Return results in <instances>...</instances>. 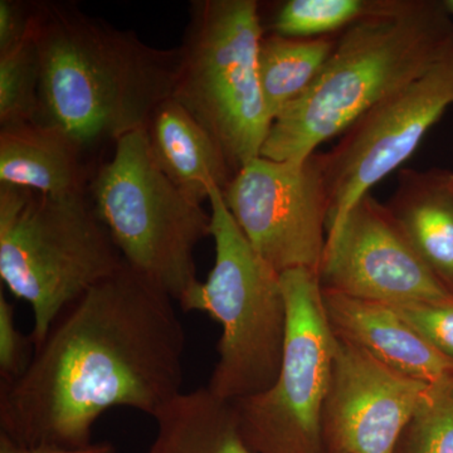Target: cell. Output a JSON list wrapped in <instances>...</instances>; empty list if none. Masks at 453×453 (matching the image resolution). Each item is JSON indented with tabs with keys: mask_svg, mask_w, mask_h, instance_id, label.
Here are the masks:
<instances>
[{
	"mask_svg": "<svg viewBox=\"0 0 453 453\" xmlns=\"http://www.w3.org/2000/svg\"><path fill=\"white\" fill-rule=\"evenodd\" d=\"M40 62L32 35L0 52V127L40 120Z\"/></svg>",
	"mask_w": 453,
	"mask_h": 453,
	"instance_id": "cell-19",
	"label": "cell"
},
{
	"mask_svg": "<svg viewBox=\"0 0 453 453\" xmlns=\"http://www.w3.org/2000/svg\"><path fill=\"white\" fill-rule=\"evenodd\" d=\"M35 5L0 0V52L13 49L32 35Z\"/></svg>",
	"mask_w": 453,
	"mask_h": 453,
	"instance_id": "cell-24",
	"label": "cell"
},
{
	"mask_svg": "<svg viewBox=\"0 0 453 453\" xmlns=\"http://www.w3.org/2000/svg\"><path fill=\"white\" fill-rule=\"evenodd\" d=\"M264 37L256 0H198L178 47L173 98L219 142L234 174L261 155L273 124L259 83Z\"/></svg>",
	"mask_w": 453,
	"mask_h": 453,
	"instance_id": "cell-7",
	"label": "cell"
},
{
	"mask_svg": "<svg viewBox=\"0 0 453 453\" xmlns=\"http://www.w3.org/2000/svg\"><path fill=\"white\" fill-rule=\"evenodd\" d=\"M453 105V43L421 76L372 106L320 154L327 198V235L359 199L412 157L428 130Z\"/></svg>",
	"mask_w": 453,
	"mask_h": 453,
	"instance_id": "cell-9",
	"label": "cell"
},
{
	"mask_svg": "<svg viewBox=\"0 0 453 453\" xmlns=\"http://www.w3.org/2000/svg\"><path fill=\"white\" fill-rule=\"evenodd\" d=\"M321 288L384 305L453 299L408 242L387 204L368 193L327 235Z\"/></svg>",
	"mask_w": 453,
	"mask_h": 453,
	"instance_id": "cell-11",
	"label": "cell"
},
{
	"mask_svg": "<svg viewBox=\"0 0 453 453\" xmlns=\"http://www.w3.org/2000/svg\"><path fill=\"white\" fill-rule=\"evenodd\" d=\"M124 265L88 192L44 196L0 184V277L31 306L35 348L71 303Z\"/></svg>",
	"mask_w": 453,
	"mask_h": 453,
	"instance_id": "cell-4",
	"label": "cell"
},
{
	"mask_svg": "<svg viewBox=\"0 0 453 453\" xmlns=\"http://www.w3.org/2000/svg\"><path fill=\"white\" fill-rule=\"evenodd\" d=\"M214 264L205 281L178 301L222 326L219 360L207 388L226 402L265 392L281 368L288 305L281 275L265 261L226 208L222 190L210 196Z\"/></svg>",
	"mask_w": 453,
	"mask_h": 453,
	"instance_id": "cell-5",
	"label": "cell"
},
{
	"mask_svg": "<svg viewBox=\"0 0 453 453\" xmlns=\"http://www.w3.org/2000/svg\"><path fill=\"white\" fill-rule=\"evenodd\" d=\"M445 5L447 8V11H449V13L453 16V0H445Z\"/></svg>",
	"mask_w": 453,
	"mask_h": 453,
	"instance_id": "cell-26",
	"label": "cell"
},
{
	"mask_svg": "<svg viewBox=\"0 0 453 453\" xmlns=\"http://www.w3.org/2000/svg\"><path fill=\"white\" fill-rule=\"evenodd\" d=\"M288 332L281 368L265 392L231 402L241 434L256 453H325L323 411L336 335L314 271L281 273Z\"/></svg>",
	"mask_w": 453,
	"mask_h": 453,
	"instance_id": "cell-8",
	"label": "cell"
},
{
	"mask_svg": "<svg viewBox=\"0 0 453 453\" xmlns=\"http://www.w3.org/2000/svg\"><path fill=\"white\" fill-rule=\"evenodd\" d=\"M222 193L247 241L280 275L299 268L319 273L329 219L320 154L303 162L255 157Z\"/></svg>",
	"mask_w": 453,
	"mask_h": 453,
	"instance_id": "cell-10",
	"label": "cell"
},
{
	"mask_svg": "<svg viewBox=\"0 0 453 453\" xmlns=\"http://www.w3.org/2000/svg\"><path fill=\"white\" fill-rule=\"evenodd\" d=\"M186 344L174 300L124 265L59 315L18 380L0 384V434L76 449L112 408L154 417L183 392Z\"/></svg>",
	"mask_w": 453,
	"mask_h": 453,
	"instance_id": "cell-1",
	"label": "cell"
},
{
	"mask_svg": "<svg viewBox=\"0 0 453 453\" xmlns=\"http://www.w3.org/2000/svg\"><path fill=\"white\" fill-rule=\"evenodd\" d=\"M86 154L64 130L41 120L0 127V184L44 196L88 192Z\"/></svg>",
	"mask_w": 453,
	"mask_h": 453,
	"instance_id": "cell-14",
	"label": "cell"
},
{
	"mask_svg": "<svg viewBox=\"0 0 453 453\" xmlns=\"http://www.w3.org/2000/svg\"><path fill=\"white\" fill-rule=\"evenodd\" d=\"M428 387L336 335L323 411L325 453H392Z\"/></svg>",
	"mask_w": 453,
	"mask_h": 453,
	"instance_id": "cell-12",
	"label": "cell"
},
{
	"mask_svg": "<svg viewBox=\"0 0 453 453\" xmlns=\"http://www.w3.org/2000/svg\"><path fill=\"white\" fill-rule=\"evenodd\" d=\"M371 0H288L277 11L273 29L290 38L329 37L365 13Z\"/></svg>",
	"mask_w": 453,
	"mask_h": 453,
	"instance_id": "cell-21",
	"label": "cell"
},
{
	"mask_svg": "<svg viewBox=\"0 0 453 453\" xmlns=\"http://www.w3.org/2000/svg\"><path fill=\"white\" fill-rule=\"evenodd\" d=\"M323 300L334 333L381 365L428 384L452 374V360L432 347L392 306L326 290Z\"/></svg>",
	"mask_w": 453,
	"mask_h": 453,
	"instance_id": "cell-13",
	"label": "cell"
},
{
	"mask_svg": "<svg viewBox=\"0 0 453 453\" xmlns=\"http://www.w3.org/2000/svg\"><path fill=\"white\" fill-rule=\"evenodd\" d=\"M393 309L432 347L453 362V299Z\"/></svg>",
	"mask_w": 453,
	"mask_h": 453,
	"instance_id": "cell-22",
	"label": "cell"
},
{
	"mask_svg": "<svg viewBox=\"0 0 453 453\" xmlns=\"http://www.w3.org/2000/svg\"><path fill=\"white\" fill-rule=\"evenodd\" d=\"M88 196L125 265L173 300L196 282L195 253L211 237V217L155 162L145 129L113 145L91 177Z\"/></svg>",
	"mask_w": 453,
	"mask_h": 453,
	"instance_id": "cell-6",
	"label": "cell"
},
{
	"mask_svg": "<svg viewBox=\"0 0 453 453\" xmlns=\"http://www.w3.org/2000/svg\"><path fill=\"white\" fill-rule=\"evenodd\" d=\"M387 207L419 258L453 295L452 173L402 169Z\"/></svg>",
	"mask_w": 453,
	"mask_h": 453,
	"instance_id": "cell-16",
	"label": "cell"
},
{
	"mask_svg": "<svg viewBox=\"0 0 453 453\" xmlns=\"http://www.w3.org/2000/svg\"><path fill=\"white\" fill-rule=\"evenodd\" d=\"M452 183H453V173H452Z\"/></svg>",
	"mask_w": 453,
	"mask_h": 453,
	"instance_id": "cell-27",
	"label": "cell"
},
{
	"mask_svg": "<svg viewBox=\"0 0 453 453\" xmlns=\"http://www.w3.org/2000/svg\"><path fill=\"white\" fill-rule=\"evenodd\" d=\"M33 40L40 120L64 130L85 154L146 129L173 97L178 49H155L76 5L35 4Z\"/></svg>",
	"mask_w": 453,
	"mask_h": 453,
	"instance_id": "cell-2",
	"label": "cell"
},
{
	"mask_svg": "<svg viewBox=\"0 0 453 453\" xmlns=\"http://www.w3.org/2000/svg\"><path fill=\"white\" fill-rule=\"evenodd\" d=\"M0 453H116L111 443H91L85 447L26 446L14 442L4 434H0Z\"/></svg>",
	"mask_w": 453,
	"mask_h": 453,
	"instance_id": "cell-25",
	"label": "cell"
},
{
	"mask_svg": "<svg viewBox=\"0 0 453 453\" xmlns=\"http://www.w3.org/2000/svg\"><path fill=\"white\" fill-rule=\"evenodd\" d=\"M153 418L157 431L148 453H256L241 434L234 405L207 387L181 392Z\"/></svg>",
	"mask_w": 453,
	"mask_h": 453,
	"instance_id": "cell-17",
	"label": "cell"
},
{
	"mask_svg": "<svg viewBox=\"0 0 453 453\" xmlns=\"http://www.w3.org/2000/svg\"><path fill=\"white\" fill-rule=\"evenodd\" d=\"M35 353L31 335L18 329L16 310L0 291V384H9L25 372Z\"/></svg>",
	"mask_w": 453,
	"mask_h": 453,
	"instance_id": "cell-23",
	"label": "cell"
},
{
	"mask_svg": "<svg viewBox=\"0 0 453 453\" xmlns=\"http://www.w3.org/2000/svg\"><path fill=\"white\" fill-rule=\"evenodd\" d=\"M453 43L438 0H371L315 81L271 124L259 157L303 162L372 106L421 76Z\"/></svg>",
	"mask_w": 453,
	"mask_h": 453,
	"instance_id": "cell-3",
	"label": "cell"
},
{
	"mask_svg": "<svg viewBox=\"0 0 453 453\" xmlns=\"http://www.w3.org/2000/svg\"><path fill=\"white\" fill-rule=\"evenodd\" d=\"M392 453H453V372L429 384Z\"/></svg>",
	"mask_w": 453,
	"mask_h": 453,
	"instance_id": "cell-20",
	"label": "cell"
},
{
	"mask_svg": "<svg viewBox=\"0 0 453 453\" xmlns=\"http://www.w3.org/2000/svg\"><path fill=\"white\" fill-rule=\"evenodd\" d=\"M335 42L332 37L265 35L259 47L258 73L271 121L315 81Z\"/></svg>",
	"mask_w": 453,
	"mask_h": 453,
	"instance_id": "cell-18",
	"label": "cell"
},
{
	"mask_svg": "<svg viewBox=\"0 0 453 453\" xmlns=\"http://www.w3.org/2000/svg\"><path fill=\"white\" fill-rule=\"evenodd\" d=\"M145 131L155 162L193 201H210L211 190L234 178L219 142L174 98L157 107Z\"/></svg>",
	"mask_w": 453,
	"mask_h": 453,
	"instance_id": "cell-15",
	"label": "cell"
}]
</instances>
